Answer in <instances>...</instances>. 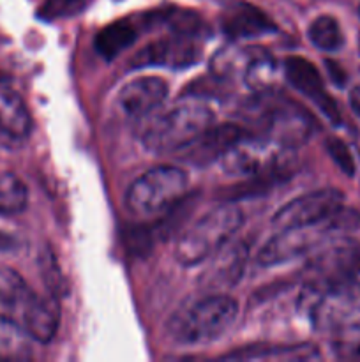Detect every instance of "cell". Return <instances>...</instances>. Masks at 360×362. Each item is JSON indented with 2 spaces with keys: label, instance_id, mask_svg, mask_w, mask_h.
<instances>
[{
  "label": "cell",
  "instance_id": "obj_29",
  "mask_svg": "<svg viewBox=\"0 0 360 362\" xmlns=\"http://www.w3.org/2000/svg\"><path fill=\"white\" fill-rule=\"evenodd\" d=\"M16 246H18V240L14 239L13 235H9V233L0 230V251H13L16 250Z\"/></svg>",
  "mask_w": 360,
  "mask_h": 362
},
{
  "label": "cell",
  "instance_id": "obj_15",
  "mask_svg": "<svg viewBox=\"0 0 360 362\" xmlns=\"http://www.w3.org/2000/svg\"><path fill=\"white\" fill-rule=\"evenodd\" d=\"M246 131L235 124H224V126H212L194 140L186 151V159L193 165L203 166L212 161H219L226 151L239 140Z\"/></svg>",
  "mask_w": 360,
  "mask_h": 362
},
{
  "label": "cell",
  "instance_id": "obj_26",
  "mask_svg": "<svg viewBox=\"0 0 360 362\" xmlns=\"http://www.w3.org/2000/svg\"><path fill=\"white\" fill-rule=\"evenodd\" d=\"M90 0H46L39 9V18L46 21L64 20L87 9Z\"/></svg>",
  "mask_w": 360,
  "mask_h": 362
},
{
  "label": "cell",
  "instance_id": "obj_25",
  "mask_svg": "<svg viewBox=\"0 0 360 362\" xmlns=\"http://www.w3.org/2000/svg\"><path fill=\"white\" fill-rule=\"evenodd\" d=\"M332 350L339 359H360V320L335 329Z\"/></svg>",
  "mask_w": 360,
  "mask_h": 362
},
{
  "label": "cell",
  "instance_id": "obj_14",
  "mask_svg": "<svg viewBox=\"0 0 360 362\" xmlns=\"http://www.w3.org/2000/svg\"><path fill=\"white\" fill-rule=\"evenodd\" d=\"M21 327L28 338L39 343H49L60 324V310L56 297H37L34 292L21 304Z\"/></svg>",
  "mask_w": 360,
  "mask_h": 362
},
{
  "label": "cell",
  "instance_id": "obj_13",
  "mask_svg": "<svg viewBox=\"0 0 360 362\" xmlns=\"http://www.w3.org/2000/svg\"><path fill=\"white\" fill-rule=\"evenodd\" d=\"M168 98V85L157 76H143L120 88L116 106L129 119H143L157 110Z\"/></svg>",
  "mask_w": 360,
  "mask_h": 362
},
{
  "label": "cell",
  "instance_id": "obj_1",
  "mask_svg": "<svg viewBox=\"0 0 360 362\" xmlns=\"http://www.w3.org/2000/svg\"><path fill=\"white\" fill-rule=\"evenodd\" d=\"M214 126V112L205 103L186 101L155 115L145 126L141 141L148 152L172 154L184 151Z\"/></svg>",
  "mask_w": 360,
  "mask_h": 362
},
{
  "label": "cell",
  "instance_id": "obj_31",
  "mask_svg": "<svg viewBox=\"0 0 360 362\" xmlns=\"http://www.w3.org/2000/svg\"><path fill=\"white\" fill-rule=\"evenodd\" d=\"M327 69L330 71V74L334 76V81H337V85H344V73L337 67V64L327 62Z\"/></svg>",
  "mask_w": 360,
  "mask_h": 362
},
{
  "label": "cell",
  "instance_id": "obj_10",
  "mask_svg": "<svg viewBox=\"0 0 360 362\" xmlns=\"http://www.w3.org/2000/svg\"><path fill=\"white\" fill-rule=\"evenodd\" d=\"M208 265L200 274L201 290L210 293H224L242 279L249 260V247L244 240H236L221 247L215 255L208 258Z\"/></svg>",
  "mask_w": 360,
  "mask_h": 362
},
{
  "label": "cell",
  "instance_id": "obj_5",
  "mask_svg": "<svg viewBox=\"0 0 360 362\" xmlns=\"http://www.w3.org/2000/svg\"><path fill=\"white\" fill-rule=\"evenodd\" d=\"M288 148L268 136L242 134L219 159L222 172L236 179H251L265 173L279 172Z\"/></svg>",
  "mask_w": 360,
  "mask_h": 362
},
{
  "label": "cell",
  "instance_id": "obj_17",
  "mask_svg": "<svg viewBox=\"0 0 360 362\" xmlns=\"http://www.w3.org/2000/svg\"><path fill=\"white\" fill-rule=\"evenodd\" d=\"M0 131L11 138H27L32 131V117L27 105L14 88L0 81Z\"/></svg>",
  "mask_w": 360,
  "mask_h": 362
},
{
  "label": "cell",
  "instance_id": "obj_28",
  "mask_svg": "<svg viewBox=\"0 0 360 362\" xmlns=\"http://www.w3.org/2000/svg\"><path fill=\"white\" fill-rule=\"evenodd\" d=\"M41 267H42V276H44V281L48 285L52 296H62L66 293V281H64L62 274H60V269L56 265L55 255H52V251H46L44 257L41 258Z\"/></svg>",
  "mask_w": 360,
  "mask_h": 362
},
{
  "label": "cell",
  "instance_id": "obj_19",
  "mask_svg": "<svg viewBox=\"0 0 360 362\" xmlns=\"http://www.w3.org/2000/svg\"><path fill=\"white\" fill-rule=\"evenodd\" d=\"M138 28L129 21H115L95 35V49L106 60H113L136 42Z\"/></svg>",
  "mask_w": 360,
  "mask_h": 362
},
{
  "label": "cell",
  "instance_id": "obj_22",
  "mask_svg": "<svg viewBox=\"0 0 360 362\" xmlns=\"http://www.w3.org/2000/svg\"><path fill=\"white\" fill-rule=\"evenodd\" d=\"M307 35H309L311 42L321 52H337L344 45V35H342L337 20L328 16V14H323V16H318L316 20H313V23L309 25V30H307Z\"/></svg>",
  "mask_w": 360,
  "mask_h": 362
},
{
  "label": "cell",
  "instance_id": "obj_6",
  "mask_svg": "<svg viewBox=\"0 0 360 362\" xmlns=\"http://www.w3.org/2000/svg\"><path fill=\"white\" fill-rule=\"evenodd\" d=\"M360 313V279L348 276L321 290L311 308V322L318 331H335Z\"/></svg>",
  "mask_w": 360,
  "mask_h": 362
},
{
  "label": "cell",
  "instance_id": "obj_11",
  "mask_svg": "<svg viewBox=\"0 0 360 362\" xmlns=\"http://www.w3.org/2000/svg\"><path fill=\"white\" fill-rule=\"evenodd\" d=\"M198 35L182 34V32H173L169 37L157 39L145 46L133 62L136 66H161L173 67V69H186L198 62L201 57V45L198 41Z\"/></svg>",
  "mask_w": 360,
  "mask_h": 362
},
{
  "label": "cell",
  "instance_id": "obj_12",
  "mask_svg": "<svg viewBox=\"0 0 360 362\" xmlns=\"http://www.w3.org/2000/svg\"><path fill=\"white\" fill-rule=\"evenodd\" d=\"M282 73H284L289 85L300 94L306 95L307 99H311L332 124H335V126L341 124V113H339L337 105L325 88L320 71L316 69L313 62H309L304 57H286L284 62H282Z\"/></svg>",
  "mask_w": 360,
  "mask_h": 362
},
{
  "label": "cell",
  "instance_id": "obj_30",
  "mask_svg": "<svg viewBox=\"0 0 360 362\" xmlns=\"http://www.w3.org/2000/svg\"><path fill=\"white\" fill-rule=\"evenodd\" d=\"M349 108H352L353 113L360 119V85L349 92Z\"/></svg>",
  "mask_w": 360,
  "mask_h": 362
},
{
  "label": "cell",
  "instance_id": "obj_20",
  "mask_svg": "<svg viewBox=\"0 0 360 362\" xmlns=\"http://www.w3.org/2000/svg\"><path fill=\"white\" fill-rule=\"evenodd\" d=\"M254 48H222L214 55L210 64V69L217 80H233L239 74L244 76L247 62L253 55Z\"/></svg>",
  "mask_w": 360,
  "mask_h": 362
},
{
  "label": "cell",
  "instance_id": "obj_24",
  "mask_svg": "<svg viewBox=\"0 0 360 362\" xmlns=\"http://www.w3.org/2000/svg\"><path fill=\"white\" fill-rule=\"evenodd\" d=\"M28 334L13 320L0 317V357H25Z\"/></svg>",
  "mask_w": 360,
  "mask_h": 362
},
{
  "label": "cell",
  "instance_id": "obj_27",
  "mask_svg": "<svg viewBox=\"0 0 360 362\" xmlns=\"http://www.w3.org/2000/svg\"><path fill=\"white\" fill-rule=\"evenodd\" d=\"M325 148H327L328 156L332 158V161L339 166L344 175L353 177L356 172V165H355V159H353L352 151H349L348 145L337 136H330L325 140Z\"/></svg>",
  "mask_w": 360,
  "mask_h": 362
},
{
  "label": "cell",
  "instance_id": "obj_23",
  "mask_svg": "<svg viewBox=\"0 0 360 362\" xmlns=\"http://www.w3.org/2000/svg\"><path fill=\"white\" fill-rule=\"evenodd\" d=\"M30 293L32 290L16 271L0 265V306L20 310Z\"/></svg>",
  "mask_w": 360,
  "mask_h": 362
},
{
  "label": "cell",
  "instance_id": "obj_21",
  "mask_svg": "<svg viewBox=\"0 0 360 362\" xmlns=\"http://www.w3.org/2000/svg\"><path fill=\"white\" fill-rule=\"evenodd\" d=\"M28 191L23 180L9 172L0 173V214L14 216L25 211Z\"/></svg>",
  "mask_w": 360,
  "mask_h": 362
},
{
  "label": "cell",
  "instance_id": "obj_18",
  "mask_svg": "<svg viewBox=\"0 0 360 362\" xmlns=\"http://www.w3.org/2000/svg\"><path fill=\"white\" fill-rule=\"evenodd\" d=\"M279 66L274 60V57L268 52L260 48L253 49L249 62H247L246 71H244V83L258 95L270 94L275 87L277 80Z\"/></svg>",
  "mask_w": 360,
  "mask_h": 362
},
{
  "label": "cell",
  "instance_id": "obj_8",
  "mask_svg": "<svg viewBox=\"0 0 360 362\" xmlns=\"http://www.w3.org/2000/svg\"><path fill=\"white\" fill-rule=\"evenodd\" d=\"M330 235L332 232L328 230L327 221L316 226H306V228L277 230V233L268 239L263 247L258 251L256 262L261 267L288 264L304 255L313 253Z\"/></svg>",
  "mask_w": 360,
  "mask_h": 362
},
{
  "label": "cell",
  "instance_id": "obj_4",
  "mask_svg": "<svg viewBox=\"0 0 360 362\" xmlns=\"http://www.w3.org/2000/svg\"><path fill=\"white\" fill-rule=\"evenodd\" d=\"M189 177L186 170L161 165L141 173L126 193V207L136 218H152L175 207L187 193Z\"/></svg>",
  "mask_w": 360,
  "mask_h": 362
},
{
  "label": "cell",
  "instance_id": "obj_3",
  "mask_svg": "<svg viewBox=\"0 0 360 362\" xmlns=\"http://www.w3.org/2000/svg\"><path fill=\"white\" fill-rule=\"evenodd\" d=\"M242 225L244 214L236 205L224 204L212 209L179 237L173 251L175 260L184 267L203 264L228 244Z\"/></svg>",
  "mask_w": 360,
  "mask_h": 362
},
{
  "label": "cell",
  "instance_id": "obj_7",
  "mask_svg": "<svg viewBox=\"0 0 360 362\" xmlns=\"http://www.w3.org/2000/svg\"><path fill=\"white\" fill-rule=\"evenodd\" d=\"M344 204V194L339 189H318L296 197L282 205L272 218L275 230L306 228L327 221Z\"/></svg>",
  "mask_w": 360,
  "mask_h": 362
},
{
  "label": "cell",
  "instance_id": "obj_9",
  "mask_svg": "<svg viewBox=\"0 0 360 362\" xmlns=\"http://www.w3.org/2000/svg\"><path fill=\"white\" fill-rule=\"evenodd\" d=\"M265 136L281 147L293 151L306 144L314 131V122L309 113L289 101H272L263 113Z\"/></svg>",
  "mask_w": 360,
  "mask_h": 362
},
{
  "label": "cell",
  "instance_id": "obj_16",
  "mask_svg": "<svg viewBox=\"0 0 360 362\" xmlns=\"http://www.w3.org/2000/svg\"><path fill=\"white\" fill-rule=\"evenodd\" d=\"M222 30L232 39H254L275 32L277 25L261 9L240 2L222 14Z\"/></svg>",
  "mask_w": 360,
  "mask_h": 362
},
{
  "label": "cell",
  "instance_id": "obj_2",
  "mask_svg": "<svg viewBox=\"0 0 360 362\" xmlns=\"http://www.w3.org/2000/svg\"><path fill=\"white\" fill-rule=\"evenodd\" d=\"M239 315V303L226 293H210L179 310L168 322V334L180 345H203L221 338Z\"/></svg>",
  "mask_w": 360,
  "mask_h": 362
}]
</instances>
